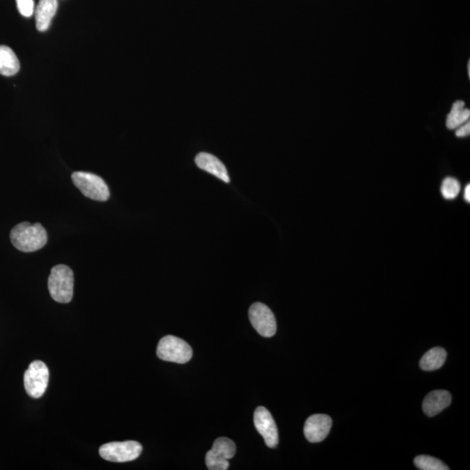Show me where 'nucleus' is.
<instances>
[{
  "label": "nucleus",
  "mask_w": 470,
  "mask_h": 470,
  "mask_svg": "<svg viewBox=\"0 0 470 470\" xmlns=\"http://www.w3.org/2000/svg\"><path fill=\"white\" fill-rule=\"evenodd\" d=\"M10 242L21 252H35L47 245V233L40 223L27 221L14 226L10 233Z\"/></svg>",
  "instance_id": "obj_1"
},
{
  "label": "nucleus",
  "mask_w": 470,
  "mask_h": 470,
  "mask_svg": "<svg viewBox=\"0 0 470 470\" xmlns=\"http://www.w3.org/2000/svg\"><path fill=\"white\" fill-rule=\"evenodd\" d=\"M75 275L65 265H57L52 268L48 278V289L51 297L59 303H69L73 296Z\"/></svg>",
  "instance_id": "obj_2"
},
{
  "label": "nucleus",
  "mask_w": 470,
  "mask_h": 470,
  "mask_svg": "<svg viewBox=\"0 0 470 470\" xmlns=\"http://www.w3.org/2000/svg\"><path fill=\"white\" fill-rule=\"evenodd\" d=\"M72 180L75 187L91 200L107 201L110 198V191L106 181L96 174L86 172H75Z\"/></svg>",
  "instance_id": "obj_3"
},
{
  "label": "nucleus",
  "mask_w": 470,
  "mask_h": 470,
  "mask_svg": "<svg viewBox=\"0 0 470 470\" xmlns=\"http://www.w3.org/2000/svg\"><path fill=\"white\" fill-rule=\"evenodd\" d=\"M157 357L162 361L183 364L191 360L193 350L190 345L180 338L166 336L159 340Z\"/></svg>",
  "instance_id": "obj_4"
},
{
  "label": "nucleus",
  "mask_w": 470,
  "mask_h": 470,
  "mask_svg": "<svg viewBox=\"0 0 470 470\" xmlns=\"http://www.w3.org/2000/svg\"><path fill=\"white\" fill-rule=\"evenodd\" d=\"M100 455L108 462H127L141 455L142 446L136 441H114L100 448Z\"/></svg>",
  "instance_id": "obj_5"
},
{
  "label": "nucleus",
  "mask_w": 470,
  "mask_h": 470,
  "mask_svg": "<svg viewBox=\"0 0 470 470\" xmlns=\"http://www.w3.org/2000/svg\"><path fill=\"white\" fill-rule=\"evenodd\" d=\"M49 376V369L43 361L31 362L24 375V386L27 395L31 398H40L47 389Z\"/></svg>",
  "instance_id": "obj_6"
},
{
  "label": "nucleus",
  "mask_w": 470,
  "mask_h": 470,
  "mask_svg": "<svg viewBox=\"0 0 470 470\" xmlns=\"http://www.w3.org/2000/svg\"><path fill=\"white\" fill-rule=\"evenodd\" d=\"M253 329L263 337L274 336L277 330L276 320L273 312L263 303H253L249 312Z\"/></svg>",
  "instance_id": "obj_7"
},
{
  "label": "nucleus",
  "mask_w": 470,
  "mask_h": 470,
  "mask_svg": "<svg viewBox=\"0 0 470 470\" xmlns=\"http://www.w3.org/2000/svg\"><path fill=\"white\" fill-rule=\"evenodd\" d=\"M253 423L267 447H276L279 444L278 428L273 416L266 407H257L254 411Z\"/></svg>",
  "instance_id": "obj_8"
},
{
  "label": "nucleus",
  "mask_w": 470,
  "mask_h": 470,
  "mask_svg": "<svg viewBox=\"0 0 470 470\" xmlns=\"http://www.w3.org/2000/svg\"><path fill=\"white\" fill-rule=\"evenodd\" d=\"M332 419L327 414H313L308 418L304 426V434L309 442L317 444L329 435Z\"/></svg>",
  "instance_id": "obj_9"
},
{
  "label": "nucleus",
  "mask_w": 470,
  "mask_h": 470,
  "mask_svg": "<svg viewBox=\"0 0 470 470\" xmlns=\"http://www.w3.org/2000/svg\"><path fill=\"white\" fill-rule=\"evenodd\" d=\"M195 163L201 169L212 174L226 183L230 182L228 170L224 164L210 153L201 152L195 158Z\"/></svg>",
  "instance_id": "obj_10"
},
{
  "label": "nucleus",
  "mask_w": 470,
  "mask_h": 470,
  "mask_svg": "<svg viewBox=\"0 0 470 470\" xmlns=\"http://www.w3.org/2000/svg\"><path fill=\"white\" fill-rule=\"evenodd\" d=\"M451 393L446 390H434L425 397L423 403V412L430 417L437 416L451 405Z\"/></svg>",
  "instance_id": "obj_11"
},
{
  "label": "nucleus",
  "mask_w": 470,
  "mask_h": 470,
  "mask_svg": "<svg viewBox=\"0 0 470 470\" xmlns=\"http://www.w3.org/2000/svg\"><path fill=\"white\" fill-rule=\"evenodd\" d=\"M57 9V0H40L35 12L36 27L38 31H45L48 29Z\"/></svg>",
  "instance_id": "obj_12"
},
{
  "label": "nucleus",
  "mask_w": 470,
  "mask_h": 470,
  "mask_svg": "<svg viewBox=\"0 0 470 470\" xmlns=\"http://www.w3.org/2000/svg\"><path fill=\"white\" fill-rule=\"evenodd\" d=\"M20 64L14 52L6 45H0V75L13 76L19 71Z\"/></svg>",
  "instance_id": "obj_13"
},
{
  "label": "nucleus",
  "mask_w": 470,
  "mask_h": 470,
  "mask_svg": "<svg viewBox=\"0 0 470 470\" xmlns=\"http://www.w3.org/2000/svg\"><path fill=\"white\" fill-rule=\"evenodd\" d=\"M447 359V352L442 347H434L428 350L420 361V367L425 371H433L441 368Z\"/></svg>",
  "instance_id": "obj_14"
},
{
  "label": "nucleus",
  "mask_w": 470,
  "mask_h": 470,
  "mask_svg": "<svg viewBox=\"0 0 470 470\" xmlns=\"http://www.w3.org/2000/svg\"><path fill=\"white\" fill-rule=\"evenodd\" d=\"M470 110L465 108V103L462 100L456 101L452 106L451 113L447 118V127L451 130L461 127L463 123L469 120Z\"/></svg>",
  "instance_id": "obj_15"
},
{
  "label": "nucleus",
  "mask_w": 470,
  "mask_h": 470,
  "mask_svg": "<svg viewBox=\"0 0 470 470\" xmlns=\"http://www.w3.org/2000/svg\"><path fill=\"white\" fill-rule=\"evenodd\" d=\"M218 457L225 460L232 459L236 453L235 442L226 437L216 439L210 451Z\"/></svg>",
  "instance_id": "obj_16"
},
{
  "label": "nucleus",
  "mask_w": 470,
  "mask_h": 470,
  "mask_svg": "<svg viewBox=\"0 0 470 470\" xmlns=\"http://www.w3.org/2000/svg\"><path fill=\"white\" fill-rule=\"evenodd\" d=\"M414 465L421 470H448L447 465L441 460L428 455H419L414 458Z\"/></svg>",
  "instance_id": "obj_17"
},
{
  "label": "nucleus",
  "mask_w": 470,
  "mask_h": 470,
  "mask_svg": "<svg viewBox=\"0 0 470 470\" xmlns=\"http://www.w3.org/2000/svg\"><path fill=\"white\" fill-rule=\"evenodd\" d=\"M461 190V185L455 178H446L441 184V191L442 196L447 200H454Z\"/></svg>",
  "instance_id": "obj_18"
},
{
  "label": "nucleus",
  "mask_w": 470,
  "mask_h": 470,
  "mask_svg": "<svg viewBox=\"0 0 470 470\" xmlns=\"http://www.w3.org/2000/svg\"><path fill=\"white\" fill-rule=\"evenodd\" d=\"M205 464L210 470H226L229 468L228 460L219 458L210 451L205 455Z\"/></svg>",
  "instance_id": "obj_19"
},
{
  "label": "nucleus",
  "mask_w": 470,
  "mask_h": 470,
  "mask_svg": "<svg viewBox=\"0 0 470 470\" xmlns=\"http://www.w3.org/2000/svg\"><path fill=\"white\" fill-rule=\"evenodd\" d=\"M17 9H19L21 15L29 17L34 13L33 0H16Z\"/></svg>",
  "instance_id": "obj_20"
},
{
  "label": "nucleus",
  "mask_w": 470,
  "mask_h": 470,
  "mask_svg": "<svg viewBox=\"0 0 470 470\" xmlns=\"http://www.w3.org/2000/svg\"><path fill=\"white\" fill-rule=\"evenodd\" d=\"M469 134H470V123L469 121L468 123H466L465 125L459 127L455 132L456 136H457V137L459 138L466 137V136H469Z\"/></svg>",
  "instance_id": "obj_21"
},
{
  "label": "nucleus",
  "mask_w": 470,
  "mask_h": 470,
  "mask_svg": "<svg viewBox=\"0 0 470 470\" xmlns=\"http://www.w3.org/2000/svg\"><path fill=\"white\" fill-rule=\"evenodd\" d=\"M464 198L468 203L470 202V185H467L464 191Z\"/></svg>",
  "instance_id": "obj_22"
},
{
  "label": "nucleus",
  "mask_w": 470,
  "mask_h": 470,
  "mask_svg": "<svg viewBox=\"0 0 470 470\" xmlns=\"http://www.w3.org/2000/svg\"><path fill=\"white\" fill-rule=\"evenodd\" d=\"M468 72H469V76H470V62L469 61L468 64Z\"/></svg>",
  "instance_id": "obj_23"
}]
</instances>
